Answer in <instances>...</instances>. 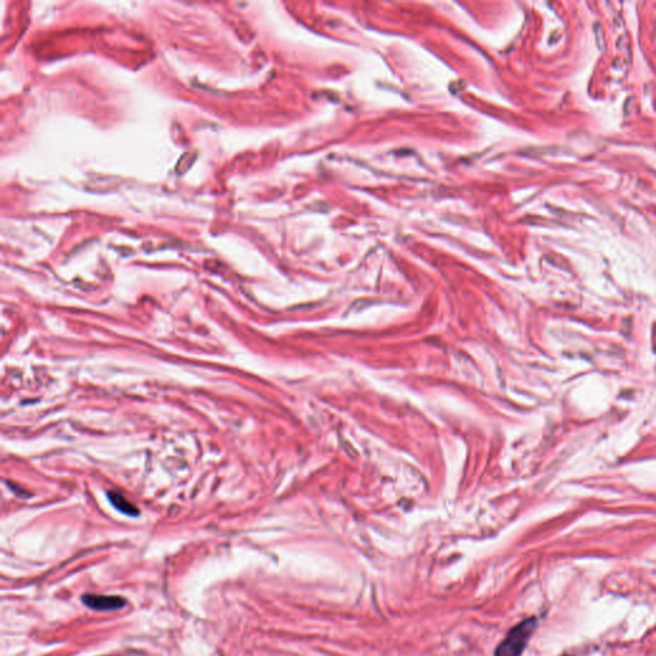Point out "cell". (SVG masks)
<instances>
[{
    "instance_id": "3",
    "label": "cell",
    "mask_w": 656,
    "mask_h": 656,
    "mask_svg": "<svg viewBox=\"0 0 656 656\" xmlns=\"http://www.w3.org/2000/svg\"><path fill=\"white\" fill-rule=\"evenodd\" d=\"M109 496V500L112 503L115 509H118L120 512H122L123 514H127V516H138L139 514V510L138 507L135 505H132L131 503L129 500L126 499L123 495L121 494H117V492H109L108 494Z\"/></svg>"
},
{
    "instance_id": "1",
    "label": "cell",
    "mask_w": 656,
    "mask_h": 656,
    "mask_svg": "<svg viewBox=\"0 0 656 656\" xmlns=\"http://www.w3.org/2000/svg\"><path fill=\"white\" fill-rule=\"evenodd\" d=\"M536 628H537L536 618H528L521 621L519 624H516V627L507 633L505 639L498 646L495 651V656L522 655Z\"/></svg>"
},
{
    "instance_id": "4",
    "label": "cell",
    "mask_w": 656,
    "mask_h": 656,
    "mask_svg": "<svg viewBox=\"0 0 656 656\" xmlns=\"http://www.w3.org/2000/svg\"><path fill=\"white\" fill-rule=\"evenodd\" d=\"M565 656H570V655H565Z\"/></svg>"
},
{
    "instance_id": "2",
    "label": "cell",
    "mask_w": 656,
    "mask_h": 656,
    "mask_svg": "<svg viewBox=\"0 0 656 656\" xmlns=\"http://www.w3.org/2000/svg\"><path fill=\"white\" fill-rule=\"evenodd\" d=\"M82 603L95 612H113L126 606V600L121 596L88 595L82 596Z\"/></svg>"
}]
</instances>
